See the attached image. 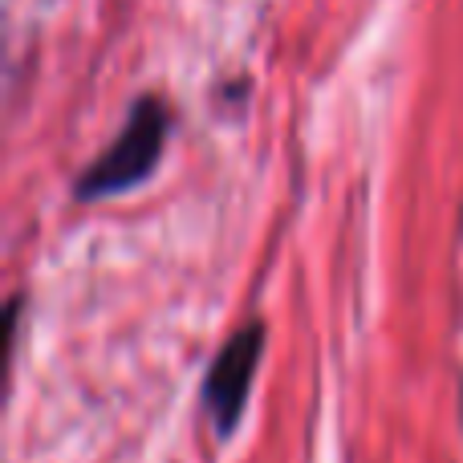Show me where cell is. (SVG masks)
<instances>
[{
  "instance_id": "obj_1",
  "label": "cell",
  "mask_w": 463,
  "mask_h": 463,
  "mask_svg": "<svg viewBox=\"0 0 463 463\" xmlns=\"http://www.w3.org/2000/svg\"><path fill=\"white\" fill-rule=\"evenodd\" d=\"M163 138H167V106L159 98H143L130 122L122 127V135L110 143V151L81 175L78 195L81 200H106V195L143 184L163 155Z\"/></svg>"
},
{
  "instance_id": "obj_2",
  "label": "cell",
  "mask_w": 463,
  "mask_h": 463,
  "mask_svg": "<svg viewBox=\"0 0 463 463\" xmlns=\"http://www.w3.org/2000/svg\"><path fill=\"white\" fill-rule=\"evenodd\" d=\"M260 350H264V326H244L212 362L208 383H203V402H208V415L220 435H228L244 415Z\"/></svg>"
}]
</instances>
